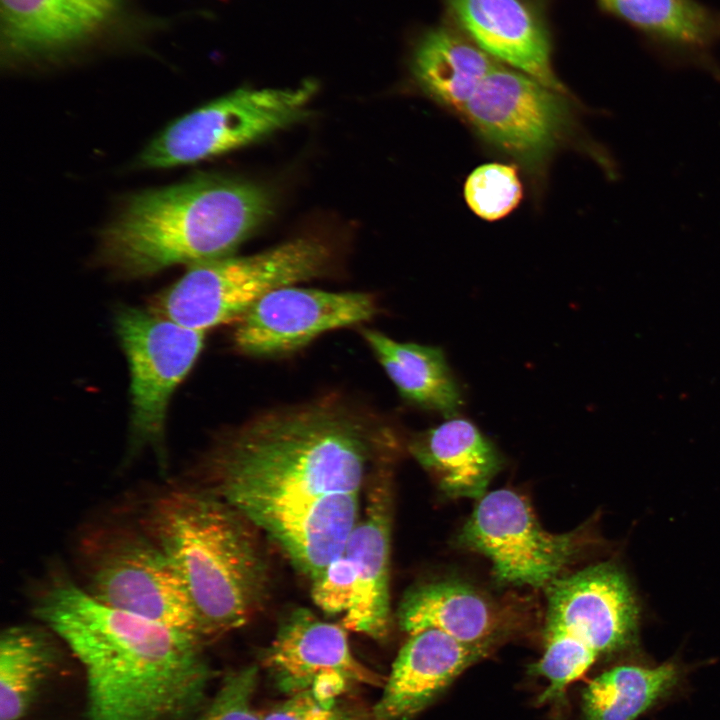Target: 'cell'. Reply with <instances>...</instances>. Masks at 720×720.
Returning a JSON list of instances; mask_svg holds the SVG:
<instances>
[{
	"instance_id": "obj_17",
	"label": "cell",
	"mask_w": 720,
	"mask_h": 720,
	"mask_svg": "<svg viewBox=\"0 0 720 720\" xmlns=\"http://www.w3.org/2000/svg\"><path fill=\"white\" fill-rule=\"evenodd\" d=\"M118 0H0L2 48L10 58L56 53L112 15Z\"/></svg>"
},
{
	"instance_id": "obj_21",
	"label": "cell",
	"mask_w": 720,
	"mask_h": 720,
	"mask_svg": "<svg viewBox=\"0 0 720 720\" xmlns=\"http://www.w3.org/2000/svg\"><path fill=\"white\" fill-rule=\"evenodd\" d=\"M362 336L408 402L450 418L463 405L460 387L439 347L399 342L373 329Z\"/></svg>"
},
{
	"instance_id": "obj_5",
	"label": "cell",
	"mask_w": 720,
	"mask_h": 720,
	"mask_svg": "<svg viewBox=\"0 0 720 720\" xmlns=\"http://www.w3.org/2000/svg\"><path fill=\"white\" fill-rule=\"evenodd\" d=\"M330 259V250L323 242L299 238L253 255L194 264L152 298L149 310L205 332L236 323L273 290L320 276Z\"/></svg>"
},
{
	"instance_id": "obj_23",
	"label": "cell",
	"mask_w": 720,
	"mask_h": 720,
	"mask_svg": "<svg viewBox=\"0 0 720 720\" xmlns=\"http://www.w3.org/2000/svg\"><path fill=\"white\" fill-rule=\"evenodd\" d=\"M48 636L29 626H11L0 641V720H20L54 662Z\"/></svg>"
},
{
	"instance_id": "obj_11",
	"label": "cell",
	"mask_w": 720,
	"mask_h": 720,
	"mask_svg": "<svg viewBox=\"0 0 720 720\" xmlns=\"http://www.w3.org/2000/svg\"><path fill=\"white\" fill-rule=\"evenodd\" d=\"M376 312V300L368 293L288 285L248 309L236 322L233 344L249 356L286 355L325 332L368 321Z\"/></svg>"
},
{
	"instance_id": "obj_26",
	"label": "cell",
	"mask_w": 720,
	"mask_h": 720,
	"mask_svg": "<svg viewBox=\"0 0 720 720\" xmlns=\"http://www.w3.org/2000/svg\"><path fill=\"white\" fill-rule=\"evenodd\" d=\"M598 656L593 650L573 641L545 638L544 653L534 665V672L549 683L541 700L559 696L594 664Z\"/></svg>"
},
{
	"instance_id": "obj_12",
	"label": "cell",
	"mask_w": 720,
	"mask_h": 720,
	"mask_svg": "<svg viewBox=\"0 0 720 720\" xmlns=\"http://www.w3.org/2000/svg\"><path fill=\"white\" fill-rule=\"evenodd\" d=\"M547 592L545 638L570 640L598 655L636 642L638 603L627 577L615 564L599 563L561 576Z\"/></svg>"
},
{
	"instance_id": "obj_4",
	"label": "cell",
	"mask_w": 720,
	"mask_h": 720,
	"mask_svg": "<svg viewBox=\"0 0 720 720\" xmlns=\"http://www.w3.org/2000/svg\"><path fill=\"white\" fill-rule=\"evenodd\" d=\"M145 519L185 584L203 641L255 615L267 569L255 527L240 513L209 491L174 489L152 501Z\"/></svg>"
},
{
	"instance_id": "obj_25",
	"label": "cell",
	"mask_w": 720,
	"mask_h": 720,
	"mask_svg": "<svg viewBox=\"0 0 720 720\" xmlns=\"http://www.w3.org/2000/svg\"><path fill=\"white\" fill-rule=\"evenodd\" d=\"M468 206L479 217L494 221L508 215L522 198V185L514 167L487 163L474 169L464 185Z\"/></svg>"
},
{
	"instance_id": "obj_19",
	"label": "cell",
	"mask_w": 720,
	"mask_h": 720,
	"mask_svg": "<svg viewBox=\"0 0 720 720\" xmlns=\"http://www.w3.org/2000/svg\"><path fill=\"white\" fill-rule=\"evenodd\" d=\"M397 617L409 635L434 629L463 643L490 648L504 629V615L492 599L471 585L450 580L407 592Z\"/></svg>"
},
{
	"instance_id": "obj_15",
	"label": "cell",
	"mask_w": 720,
	"mask_h": 720,
	"mask_svg": "<svg viewBox=\"0 0 720 720\" xmlns=\"http://www.w3.org/2000/svg\"><path fill=\"white\" fill-rule=\"evenodd\" d=\"M409 636L384 680L371 720L414 717L490 648L463 643L434 629Z\"/></svg>"
},
{
	"instance_id": "obj_1",
	"label": "cell",
	"mask_w": 720,
	"mask_h": 720,
	"mask_svg": "<svg viewBox=\"0 0 720 720\" xmlns=\"http://www.w3.org/2000/svg\"><path fill=\"white\" fill-rule=\"evenodd\" d=\"M396 448L385 417L326 396L265 412L225 436L205 464L208 491L312 581L342 553L361 488L393 462Z\"/></svg>"
},
{
	"instance_id": "obj_3",
	"label": "cell",
	"mask_w": 720,
	"mask_h": 720,
	"mask_svg": "<svg viewBox=\"0 0 720 720\" xmlns=\"http://www.w3.org/2000/svg\"><path fill=\"white\" fill-rule=\"evenodd\" d=\"M272 198L239 178L198 174L131 196L101 236V257L126 278L233 255L270 216Z\"/></svg>"
},
{
	"instance_id": "obj_16",
	"label": "cell",
	"mask_w": 720,
	"mask_h": 720,
	"mask_svg": "<svg viewBox=\"0 0 720 720\" xmlns=\"http://www.w3.org/2000/svg\"><path fill=\"white\" fill-rule=\"evenodd\" d=\"M466 35L494 59L561 93L567 90L551 61L548 32L522 0H446Z\"/></svg>"
},
{
	"instance_id": "obj_10",
	"label": "cell",
	"mask_w": 720,
	"mask_h": 720,
	"mask_svg": "<svg viewBox=\"0 0 720 720\" xmlns=\"http://www.w3.org/2000/svg\"><path fill=\"white\" fill-rule=\"evenodd\" d=\"M87 578L83 588L99 602L202 640L185 584L150 536L108 537L91 556Z\"/></svg>"
},
{
	"instance_id": "obj_13",
	"label": "cell",
	"mask_w": 720,
	"mask_h": 720,
	"mask_svg": "<svg viewBox=\"0 0 720 720\" xmlns=\"http://www.w3.org/2000/svg\"><path fill=\"white\" fill-rule=\"evenodd\" d=\"M346 630L302 607L283 618L263 655L279 690L288 696L312 690L337 697L350 686L381 685V677L351 652Z\"/></svg>"
},
{
	"instance_id": "obj_24",
	"label": "cell",
	"mask_w": 720,
	"mask_h": 720,
	"mask_svg": "<svg viewBox=\"0 0 720 720\" xmlns=\"http://www.w3.org/2000/svg\"><path fill=\"white\" fill-rule=\"evenodd\" d=\"M609 12L665 41L703 47L720 36V16L695 0H599Z\"/></svg>"
},
{
	"instance_id": "obj_8",
	"label": "cell",
	"mask_w": 720,
	"mask_h": 720,
	"mask_svg": "<svg viewBox=\"0 0 720 720\" xmlns=\"http://www.w3.org/2000/svg\"><path fill=\"white\" fill-rule=\"evenodd\" d=\"M115 328L131 384V450L152 446L161 458L168 405L204 346L205 332L148 310L120 308Z\"/></svg>"
},
{
	"instance_id": "obj_2",
	"label": "cell",
	"mask_w": 720,
	"mask_h": 720,
	"mask_svg": "<svg viewBox=\"0 0 720 720\" xmlns=\"http://www.w3.org/2000/svg\"><path fill=\"white\" fill-rule=\"evenodd\" d=\"M35 614L84 668L87 720H188L201 703L210 670L198 637L64 579L40 595Z\"/></svg>"
},
{
	"instance_id": "obj_27",
	"label": "cell",
	"mask_w": 720,
	"mask_h": 720,
	"mask_svg": "<svg viewBox=\"0 0 720 720\" xmlns=\"http://www.w3.org/2000/svg\"><path fill=\"white\" fill-rule=\"evenodd\" d=\"M257 676L255 666L230 673L207 708L193 720H263L253 706Z\"/></svg>"
},
{
	"instance_id": "obj_9",
	"label": "cell",
	"mask_w": 720,
	"mask_h": 720,
	"mask_svg": "<svg viewBox=\"0 0 720 720\" xmlns=\"http://www.w3.org/2000/svg\"><path fill=\"white\" fill-rule=\"evenodd\" d=\"M562 94L499 65L479 84L463 114L483 140L537 171L570 128Z\"/></svg>"
},
{
	"instance_id": "obj_29",
	"label": "cell",
	"mask_w": 720,
	"mask_h": 720,
	"mask_svg": "<svg viewBox=\"0 0 720 720\" xmlns=\"http://www.w3.org/2000/svg\"><path fill=\"white\" fill-rule=\"evenodd\" d=\"M354 584L352 564L342 552L312 581L313 600L326 613L345 614L353 599Z\"/></svg>"
},
{
	"instance_id": "obj_22",
	"label": "cell",
	"mask_w": 720,
	"mask_h": 720,
	"mask_svg": "<svg viewBox=\"0 0 720 720\" xmlns=\"http://www.w3.org/2000/svg\"><path fill=\"white\" fill-rule=\"evenodd\" d=\"M679 667L624 664L594 678L583 693L586 720H636L678 686Z\"/></svg>"
},
{
	"instance_id": "obj_28",
	"label": "cell",
	"mask_w": 720,
	"mask_h": 720,
	"mask_svg": "<svg viewBox=\"0 0 720 720\" xmlns=\"http://www.w3.org/2000/svg\"><path fill=\"white\" fill-rule=\"evenodd\" d=\"M263 720H371L370 712L309 690L293 695L262 713Z\"/></svg>"
},
{
	"instance_id": "obj_7",
	"label": "cell",
	"mask_w": 720,
	"mask_h": 720,
	"mask_svg": "<svg viewBox=\"0 0 720 720\" xmlns=\"http://www.w3.org/2000/svg\"><path fill=\"white\" fill-rule=\"evenodd\" d=\"M583 538L578 531H546L524 496L502 488L478 499L458 543L490 560L499 583L540 588L561 577L579 554Z\"/></svg>"
},
{
	"instance_id": "obj_14",
	"label": "cell",
	"mask_w": 720,
	"mask_h": 720,
	"mask_svg": "<svg viewBox=\"0 0 720 720\" xmlns=\"http://www.w3.org/2000/svg\"><path fill=\"white\" fill-rule=\"evenodd\" d=\"M391 466L392 463L387 464L372 475L364 513L342 551L355 575L353 599L343 615L342 625L377 640L388 634L391 624Z\"/></svg>"
},
{
	"instance_id": "obj_20",
	"label": "cell",
	"mask_w": 720,
	"mask_h": 720,
	"mask_svg": "<svg viewBox=\"0 0 720 720\" xmlns=\"http://www.w3.org/2000/svg\"><path fill=\"white\" fill-rule=\"evenodd\" d=\"M499 65L471 39L447 27L423 34L411 57V73L423 93L461 113L479 84Z\"/></svg>"
},
{
	"instance_id": "obj_18",
	"label": "cell",
	"mask_w": 720,
	"mask_h": 720,
	"mask_svg": "<svg viewBox=\"0 0 720 720\" xmlns=\"http://www.w3.org/2000/svg\"><path fill=\"white\" fill-rule=\"evenodd\" d=\"M408 449L440 490L454 498L480 499L503 463L477 426L456 416L415 434Z\"/></svg>"
},
{
	"instance_id": "obj_6",
	"label": "cell",
	"mask_w": 720,
	"mask_h": 720,
	"mask_svg": "<svg viewBox=\"0 0 720 720\" xmlns=\"http://www.w3.org/2000/svg\"><path fill=\"white\" fill-rule=\"evenodd\" d=\"M316 88L305 81L289 88L233 91L171 123L146 146L137 166L186 165L253 143L303 118Z\"/></svg>"
}]
</instances>
